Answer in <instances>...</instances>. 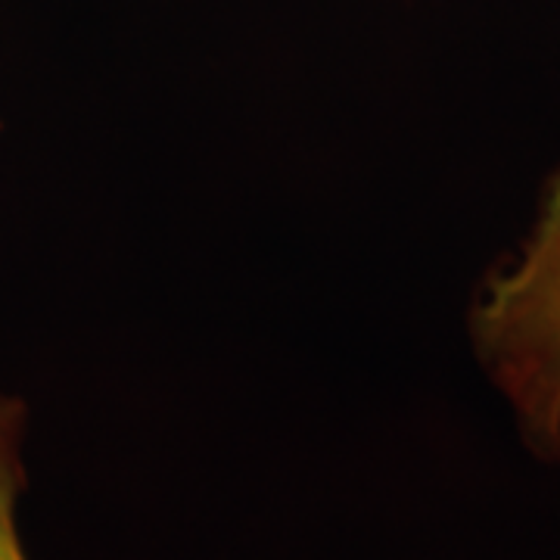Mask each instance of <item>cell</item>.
Wrapping results in <instances>:
<instances>
[{
    "label": "cell",
    "instance_id": "obj_1",
    "mask_svg": "<svg viewBox=\"0 0 560 560\" xmlns=\"http://www.w3.org/2000/svg\"><path fill=\"white\" fill-rule=\"evenodd\" d=\"M474 340L536 458L560 460V172L514 265L486 280Z\"/></svg>",
    "mask_w": 560,
    "mask_h": 560
},
{
    "label": "cell",
    "instance_id": "obj_2",
    "mask_svg": "<svg viewBox=\"0 0 560 560\" xmlns=\"http://www.w3.org/2000/svg\"><path fill=\"white\" fill-rule=\"evenodd\" d=\"M25 405L0 396V560H28L16 529V499L25 489V467L20 458Z\"/></svg>",
    "mask_w": 560,
    "mask_h": 560
}]
</instances>
